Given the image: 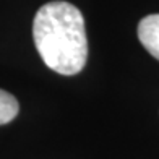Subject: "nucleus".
Returning <instances> with one entry per match:
<instances>
[{
    "instance_id": "f257e3e1",
    "label": "nucleus",
    "mask_w": 159,
    "mask_h": 159,
    "mask_svg": "<svg viewBox=\"0 0 159 159\" xmlns=\"http://www.w3.org/2000/svg\"><path fill=\"white\" fill-rule=\"evenodd\" d=\"M36 49L50 70L60 75L80 73L88 60L84 18L68 2L42 5L33 21Z\"/></svg>"
},
{
    "instance_id": "f03ea898",
    "label": "nucleus",
    "mask_w": 159,
    "mask_h": 159,
    "mask_svg": "<svg viewBox=\"0 0 159 159\" xmlns=\"http://www.w3.org/2000/svg\"><path fill=\"white\" fill-rule=\"evenodd\" d=\"M138 39L143 47L159 60V13L144 16L138 25Z\"/></svg>"
},
{
    "instance_id": "7ed1b4c3",
    "label": "nucleus",
    "mask_w": 159,
    "mask_h": 159,
    "mask_svg": "<svg viewBox=\"0 0 159 159\" xmlns=\"http://www.w3.org/2000/svg\"><path fill=\"white\" fill-rule=\"evenodd\" d=\"M18 111H20V106L15 96L0 89V125L11 122L18 115Z\"/></svg>"
}]
</instances>
